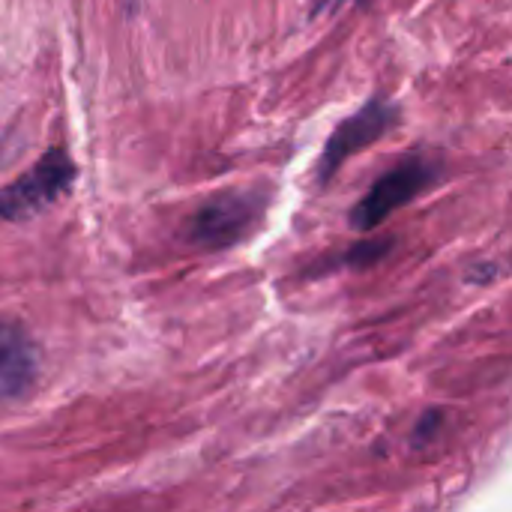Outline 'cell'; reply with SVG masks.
Masks as SVG:
<instances>
[{"mask_svg": "<svg viewBox=\"0 0 512 512\" xmlns=\"http://www.w3.org/2000/svg\"><path fill=\"white\" fill-rule=\"evenodd\" d=\"M396 240L393 237H381V240H366V243H357L342 261L345 264H351V267H369V264H375V261H381L387 252H390V246H393Z\"/></svg>", "mask_w": 512, "mask_h": 512, "instance_id": "obj_6", "label": "cell"}, {"mask_svg": "<svg viewBox=\"0 0 512 512\" xmlns=\"http://www.w3.org/2000/svg\"><path fill=\"white\" fill-rule=\"evenodd\" d=\"M75 174H78V168L66 150H60V147L48 150L21 180L0 189V216L6 222H24L36 213H42L63 192L72 189Z\"/></svg>", "mask_w": 512, "mask_h": 512, "instance_id": "obj_1", "label": "cell"}, {"mask_svg": "<svg viewBox=\"0 0 512 512\" xmlns=\"http://www.w3.org/2000/svg\"><path fill=\"white\" fill-rule=\"evenodd\" d=\"M0 150H3V135H0ZM0 162H3V159H0Z\"/></svg>", "mask_w": 512, "mask_h": 512, "instance_id": "obj_8", "label": "cell"}, {"mask_svg": "<svg viewBox=\"0 0 512 512\" xmlns=\"http://www.w3.org/2000/svg\"><path fill=\"white\" fill-rule=\"evenodd\" d=\"M264 207L267 198L258 192H222L195 210L189 219V240L201 249H228L258 225Z\"/></svg>", "mask_w": 512, "mask_h": 512, "instance_id": "obj_3", "label": "cell"}, {"mask_svg": "<svg viewBox=\"0 0 512 512\" xmlns=\"http://www.w3.org/2000/svg\"><path fill=\"white\" fill-rule=\"evenodd\" d=\"M39 372L33 339L18 324H0V399L24 396Z\"/></svg>", "mask_w": 512, "mask_h": 512, "instance_id": "obj_5", "label": "cell"}, {"mask_svg": "<svg viewBox=\"0 0 512 512\" xmlns=\"http://www.w3.org/2000/svg\"><path fill=\"white\" fill-rule=\"evenodd\" d=\"M438 423H441V420H438V414H435V411H432V414H426L423 426L417 429V438H420V441H426V438H429V435H432V432L438 429Z\"/></svg>", "mask_w": 512, "mask_h": 512, "instance_id": "obj_7", "label": "cell"}, {"mask_svg": "<svg viewBox=\"0 0 512 512\" xmlns=\"http://www.w3.org/2000/svg\"><path fill=\"white\" fill-rule=\"evenodd\" d=\"M435 180H438V162H429L420 153L402 159L360 198V204L351 210V225L357 231H375L390 213L402 210L408 201L426 192Z\"/></svg>", "mask_w": 512, "mask_h": 512, "instance_id": "obj_2", "label": "cell"}, {"mask_svg": "<svg viewBox=\"0 0 512 512\" xmlns=\"http://www.w3.org/2000/svg\"><path fill=\"white\" fill-rule=\"evenodd\" d=\"M399 120V105L390 99H372L366 102L354 117H348L345 123L336 126V132L330 135L324 156H321V168H318V180L330 183V177L363 147L375 144L378 138H384L390 132V126Z\"/></svg>", "mask_w": 512, "mask_h": 512, "instance_id": "obj_4", "label": "cell"}]
</instances>
